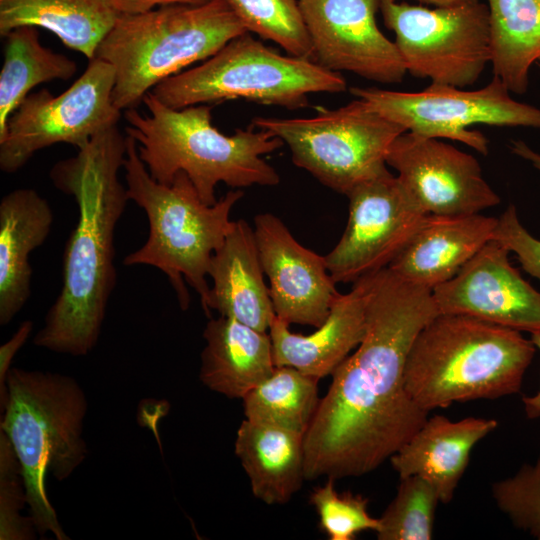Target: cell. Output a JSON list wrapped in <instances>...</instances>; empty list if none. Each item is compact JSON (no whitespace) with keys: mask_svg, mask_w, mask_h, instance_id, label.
I'll list each match as a JSON object with an SVG mask.
<instances>
[{"mask_svg":"<svg viewBox=\"0 0 540 540\" xmlns=\"http://www.w3.org/2000/svg\"><path fill=\"white\" fill-rule=\"evenodd\" d=\"M119 15H137L158 7L187 4L201 5L210 0H106Z\"/></svg>","mask_w":540,"mask_h":540,"instance_id":"d590c367","label":"cell"},{"mask_svg":"<svg viewBox=\"0 0 540 540\" xmlns=\"http://www.w3.org/2000/svg\"><path fill=\"white\" fill-rule=\"evenodd\" d=\"M538 65H539V67H540V60L538 61Z\"/></svg>","mask_w":540,"mask_h":540,"instance_id":"ab89813d","label":"cell"},{"mask_svg":"<svg viewBox=\"0 0 540 540\" xmlns=\"http://www.w3.org/2000/svg\"><path fill=\"white\" fill-rule=\"evenodd\" d=\"M26 501L21 467L8 437L0 432V539L30 540L35 537L31 517L21 515Z\"/></svg>","mask_w":540,"mask_h":540,"instance_id":"d6a6232c","label":"cell"},{"mask_svg":"<svg viewBox=\"0 0 540 540\" xmlns=\"http://www.w3.org/2000/svg\"><path fill=\"white\" fill-rule=\"evenodd\" d=\"M199 378L210 390L243 399L274 371L269 333L235 319L211 318L203 331Z\"/></svg>","mask_w":540,"mask_h":540,"instance_id":"603a6c76","label":"cell"},{"mask_svg":"<svg viewBox=\"0 0 540 540\" xmlns=\"http://www.w3.org/2000/svg\"><path fill=\"white\" fill-rule=\"evenodd\" d=\"M511 151L516 156L528 161L535 169L540 172V153L532 149L523 140L511 141Z\"/></svg>","mask_w":540,"mask_h":540,"instance_id":"74e56055","label":"cell"},{"mask_svg":"<svg viewBox=\"0 0 540 540\" xmlns=\"http://www.w3.org/2000/svg\"><path fill=\"white\" fill-rule=\"evenodd\" d=\"M510 251L492 239L448 281L432 290L439 314H456L527 331L540 330V292L509 261Z\"/></svg>","mask_w":540,"mask_h":540,"instance_id":"2e32d148","label":"cell"},{"mask_svg":"<svg viewBox=\"0 0 540 540\" xmlns=\"http://www.w3.org/2000/svg\"><path fill=\"white\" fill-rule=\"evenodd\" d=\"M531 341L540 351V330L531 333ZM524 410L528 418L535 419L540 417V388L535 395L523 397Z\"/></svg>","mask_w":540,"mask_h":540,"instance_id":"8d00e7d4","label":"cell"},{"mask_svg":"<svg viewBox=\"0 0 540 540\" xmlns=\"http://www.w3.org/2000/svg\"><path fill=\"white\" fill-rule=\"evenodd\" d=\"M125 156L126 137L115 126L50 170L54 186L74 197L78 221L64 252L61 290L33 338L37 347L81 357L98 343L117 280L115 230L129 201L119 179Z\"/></svg>","mask_w":540,"mask_h":540,"instance_id":"7a4b0ae2","label":"cell"},{"mask_svg":"<svg viewBox=\"0 0 540 540\" xmlns=\"http://www.w3.org/2000/svg\"><path fill=\"white\" fill-rule=\"evenodd\" d=\"M235 454L253 495L268 505L287 503L305 479L304 435L291 430L245 418Z\"/></svg>","mask_w":540,"mask_h":540,"instance_id":"cb8c5ba5","label":"cell"},{"mask_svg":"<svg viewBox=\"0 0 540 540\" xmlns=\"http://www.w3.org/2000/svg\"><path fill=\"white\" fill-rule=\"evenodd\" d=\"M493 239L513 252L522 268L540 281V239L521 224L514 205L498 218Z\"/></svg>","mask_w":540,"mask_h":540,"instance_id":"836d02e7","label":"cell"},{"mask_svg":"<svg viewBox=\"0 0 540 540\" xmlns=\"http://www.w3.org/2000/svg\"><path fill=\"white\" fill-rule=\"evenodd\" d=\"M375 273L353 283L334 300L324 323L309 335L291 332L276 315L268 333L276 367L288 366L318 379L332 375L361 342L365 332L367 297Z\"/></svg>","mask_w":540,"mask_h":540,"instance_id":"ac0fdd59","label":"cell"},{"mask_svg":"<svg viewBox=\"0 0 540 540\" xmlns=\"http://www.w3.org/2000/svg\"><path fill=\"white\" fill-rule=\"evenodd\" d=\"M440 502L435 488L418 476L400 478L397 493L379 518V540H430Z\"/></svg>","mask_w":540,"mask_h":540,"instance_id":"f546056e","label":"cell"},{"mask_svg":"<svg viewBox=\"0 0 540 540\" xmlns=\"http://www.w3.org/2000/svg\"><path fill=\"white\" fill-rule=\"evenodd\" d=\"M208 277L212 286L206 315L215 310L220 316L267 332L275 312L264 281L254 228L247 221H234L212 256Z\"/></svg>","mask_w":540,"mask_h":540,"instance_id":"ffe728a7","label":"cell"},{"mask_svg":"<svg viewBox=\"0 0 540 540\" xmlns=\"http://www.w3.org/2000/svg\"><path fill=\"white\" fill-rule=\"evenodd\" d=\"M33 330L30 320L23 321L13 336L0 347V408H4L7 400L6 380L12 361L17 352L26 343Z\"/></svg>","mask_w":540,"mask_h":540,"instance_id":"e575fe53","label":"cell"},{"mask_svg":"<svg viewBox=\"0 0 540 540\" xmlns=\"http://www.w3.org/2000/svg\"><path fill=\"white\" fill-rule=\"evenodd\" d=\"M421 3L433 5L434 7H451L480 2V0H417Z\"/></svg>","mask_w":540,"mask_h":540,"instance_id":"f35d334b","label":"cell"},{"mask_svg":"<svg viewBox=\"0 0 540 540\" xmlns=\"http://www.w3.org/2000/svg\"><path fill=\"white\" fill-rule=\"evenodd\" d=\"M379 9L414 77L465 88L491 63L487 4L428 8L379 0Z\"/></svg>","mask_w":540,"mask_h":540,"instance_id":"30bf717a","label":"cell"},{"mask_svg":"<svg viewBox=\"0 0 540 540\" xmlns=\"http://www.w3.org/2000/svg\"><path fill=\"white\" fill-rule=\"evenodd\" d=\"M118 16L106 0H0V36L21 26L43 28L91 60Z\"/></svg>","mask_w":540,"mask_h":540,"instance_id":"d4e9b609","label":"cell"},{"mask_svg":"<svg viewBox=\"0 0 540 540\" xmlns=\"http://www.w3.org/2000/svg\"><path fill=\"white\" fill-rule=\"evenodd\" d=\"M248 32L226 0L173 4L137 15H119L95 57L115 71L112 92L121 111L136 108L163 80L217 53Z\"/></svg>","mask_w":540,"mask_h":540,"instance_id":"52a82bcc","label":"cell"},{"mask_svg":"<svg viewBox=\"0 0 540 540\" xmlns=\"http://www.w3.org/2000/svg\"><path fill=\"white\" fill-rule=\"evenodd\" d=\"M346 196L345 231L325 256L336 284L354 283L387 268L427 215L388 169L359 183Z\"/></svg>","mask_w":540,"mask_h":540,"instance_id":"4fadbf2b","label":"cell"},{"mask_svg":"<svg viewBox=\"0 0 540 540\" xmlns=\"http://www.w3.org/2000/svg\"><path fill=\"white\" fill-rule=\"evenodd\" d=\"M4 38L0 72V138L11 114L34 87L53 80H68L77 71L74 60L41 44L37 27H18Z\"/></svg>","mask_w":540,"mask_h":540,"instance_id":"4316f807","label":"cell"},{"mask_svg":"<svg viewBox=\"0 0 540 540\" xmlns=\"http://www.w3.org/2000/svg\"><path fill=\"white\" fill-rule=\"evenodd\" d=\"M123 168L128 198L145 212L149 225L146 242L129 253L123 264L147 265L163 272L182 310L190 304L186 281L199 295L205 312L211 259L233 227L230 214L243 191L230 190L207 205L184 172L168 185L159 183L140 159L135 140L127 135Z\"/></svg>","mask_w":540,"mask_h":540,"instance_id":"8992f818","label":"cell"},{"mask_svg":"<svg viewBox=\"0 0 540 540\" xmlns=\"http://www.w3.org/2000/svg\"><path fill=\"white\" fill-rule=\"evenodd\" d=\"M251 126L280 138L297 167L344 195L388 169V150L406 131L360 98L310 118L255 117Z\"/></svg>","mask_w":540,"mask_h":540,"instance_id":"9c48e42d","label":"cell"},{"mask_svg":"<svg viewBox=\"0 0 540 540\" xmlns=\"http://www.w3.org/2000/svg\"><path fill=\"white\" fill-rule=\"evenodd\" d=\"M498 218L427 214L421 225L387 267L402 279L433 290L457 272L490 240Z\"/></svg>","mask_w":540,"mask_h":540,"instance_id":"d6986e66","label":"cell"},{"mask_svg":"<svg viewBox=\"0 0 540 540\" xmlns=\"http://www.w3.org/2000/svg\"><path fill=\"white\" fill-rule=\"evenodd\" d=\"M114 84L113 66L94 57L60 95L45 88L30 93L11 114L0 138V169L13 174L35 153L58 143L80 150L117 126L122 111L112 100Z\"/></svg>","mask_w":540,"mask_h":540,"instance_id":"8fae6325","label":"cell"},{"mask_svg":"<svg viewBox=\"0 0 540 540\" xmlns=\"http://www.w3.org/2000/svg\"><path fill=\"white\" fill-rule=\"evenodd\" d=\"M497 425L494 419L467 417L452 421L435 415L427 418L389 460L399 479L423 478L435 488L440 503L448 504L468 466L473 447Z\"/></svg>","mask_w":540,"mask_h":540,"instance_id":"44dd1931","label":"cell"},{"mask_svg":"<svg viewBox=\"0 0 540 540\" xmlns=\"http://www.w3.org/2000/svg\"><path fill=\"white\" fill-rule=\"evenodd\" d=\"M1 431L21 467L26 501L40 536L69 540L46 491V476L61 482L84 462L83 438L88 401L78 381L65 374L12 367Z\"/></svg>","mask_w":540,"mask_h":540,"instance_id":"5b68a950","label":"cell"},{"mask_svg":"<svg viewBox=\"0 0 540 540\" xmlns=\"http://www.w3.org/2000/svg\"><path fill=\"white\" fill-rule=\"evenodd\" d=\"M437 314L431 290L389 268L374 274L364 336L332 373L304 435L306 480L367 474L425 423L429 412L406 391L404 370L415 338Z\"/></svg>","mask_w":540,"mask_h":540,"instance_id":"6da1fadb","label":"cell"},{"mask_svg":"<svg viewBox=\"0 0 540 540\" xmlns=\"http://www.w3.org/2000/svg\"><path fill=\"white\" fill-rule=\"evenodd\" d=\"M54 221L36 190L18 188L0 201V325L20 312L31 294L29 257L47 239Z\"/></svg>","mask_w":540,"mask_h":540,"instance_id":"7402d4cb","label":"cell"},{"mask_svg":"<svg viewBox=\"0 0 540 540\" xmlns=\"http://www.w3.org/2000/svg\"><path fill=\"white\" fill-rule=\"evenodd\" d=\"M143 103L147 114L136 108L124 111L125 131L157 182L168 185L184 172L207 205L217 202L219 183L236 189L279 184L278 172L263 156L284 145L280 138L265 130L254 131L253 126L225 135L212 124L211 107L206 104L174 109L151 91Z\"/></svg>","mask_w":540,"mask_h":540,"instance_id":"3957f363","label":"cell"},{"mask_svg":"<svg viewBox=\"0 0 540 540\" xmlns=\"http://www.w3.org/2000/svg\"><path fill=\"white\" fill-rule=\"evenodd\" d=\"M248 32L314 61L313 47L296 0H226Z\"/></svg>","mask_w":540,"mask_h":540,"instance_id":"f1b7e54d","label":"cell"},{"mask_svg":"<svg viewBox=\"0 0 540 540\" xmlns=\"http://www.w3.org/2000/svg\"><path fill=\"white\" fill-rule=\"evenodd\" d=\"M350 92L406 131L458 141L482 155L489 152L488 139L482 133L470 130V126L482 124L540 129V109L514 100L497 76L476 90L431 83L417 92L376 87H352Z\"/></svg>","mask_w":540,"mask_h":540,"instance_id":"7c38bea8","label":"cell"},{"mask_svg":"<svg viewBox=\"0 0 540 540\" xmlns=\"http://www.w3.org/2000/svg\"><path fill=\"white\" fill-rule=\"evenodd\" d=\"M492 497L512 524L540 540V452L511 477L493 483Z\"/></svg>","mask_w":540,"mask_h":540,"instance_id":"1f68e13d","label":"cell"},{"mask_svg":"<svg viewBox=\"0 0 540 540\" xmlns=\"http://www.w3.org/2000/svg\"><path fill=\"white\" fill-rule=\"evenodd\" d=\"M309 502L319 515L321 529L331 540H352L359 532H376L379 528V518L368 513V499L351 492L338 493L333 478L316 487Z\"/></svg>","mask_w":540,"mask_h":540,"instance_id":"4dcf8cb0","label":"cell"},{"mask_svg":"<svg viewBox=\"0 0 540 540\" xmlns=\"http://www.w3.org/2000/svg\"><path fill=\"white\" fill-rule=\"evenodd\" d=\"M314 61L382 84L400 83L407 73L395 44L379 29V0H299Z\"/></svg>","mask_w":540,"mask_h":540,"instance_id":"9a60e30c","label":"cell"},{"mask_svg":"<svg viewBox=\"0 0 540 540\" xmlns=\"http://www.w3.org/2000/svg\"><path fill=\"white\" fill-rule=\"evenodd\" d=\"M318 380L292 367H275L243 397L245 418L305 435L320 402Z\"/></svg>","mask_w":540,"mask_h":540,"instance_id":"83f0119b","label":"cell"},{"mask_svg":"<svg viewBox=\"0 0 540 540\" xmlns=\"http://www.w3.org/2000/svg\"><path fill=\"white\" fill-rule=\"evenodd\" d=\"M346 89L339 72L310 59L282 55L246 32L202 64L163 80L151 92L174 109L234 99L298 109L309 104L311 93Z\"/></svg>","mask_w":540,"mask_h":540,"instance_id":"ba28073f","label":"cell"},{"mask_svg":"<svg viewBox=\"0 0 540 540\" xmlns=\"http://www.w3.org/2000/svg\"><path fill=\"white\" fill-rule=\"evenodd\" d=\"M491 64L508 90L524 94L540 60V0H487Z\"/></svg>","mask_w":540,"mask_h":540,"instance_id":"484cf974","label":"cell"},{"mask_svg":"<svg viewBox=\"0 0 540 540\" xmlns=\"http://www.w3.org/2000/svg\"><path fill=\"white\" fill-rule=\"evenodd\" d=\"M254 233L275 315L289 325L321 326L340 294L325 256L301 245L272 213L254 217Z\"/></svg>","mask_w":540,"mask_h":540,"instance_id":"e0dca14e","label":"cell"},{"mask_svg":"<svg viewBox=\"0 0 540 540\" xmlns=\"http://www.w3.org/2000/svg\"><path fill=\"white\" fill-rule=\"evenodd\" d=\"M386 163L426 214H476L500 203L477 159L442 139L405 131L391 144Z\"/></svg>","mask_w":540,"mask_h":540,"instance_id":"5bb4252c","label":"cell"},{"mask_svg":"<svg viewBox=\"0 0 540 540\" xmlns=\"http://www.w3.org/2000/svg\"><path fill=\"white\" fill-rule=\"evenodd\" d=\"M535 351L518 330L466 315L437 314L411 346L405 388L427 412L513 395L520 392Z\"/></svg>","mask_w":540,"mask_h":540,"instance_id":"277c9868","label":"cell"}]
</instances>
